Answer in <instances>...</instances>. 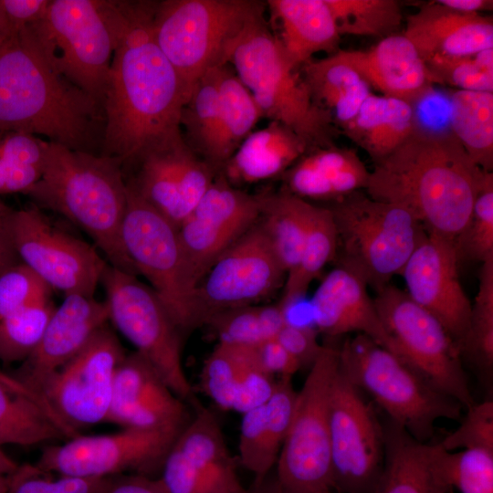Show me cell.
I'll use <instances>...</instances> for the list:
<instances>
[{
    "label": "cell",
    "instance_id": "1",
    "mask_svg": "<svg viewBox=\"0 0 493 493\" xmlns=\"http://www.w3.org/2000/svg\"><path fill=\"white\" fill-rule=\"evenodd\" d=\"M156 1H119L117 43L103 101L100 154L121 166L150 149L184 139L189 93L155 42Z\"/></svg>",
    "mask_w": 493,
    "mask_h": 493
},
{
    "label": "cell",
    "instance_id": "2",
    "mask_svg": "<svg viewBox=\"0 0 493 493\" xmlns=\"http://www.w3.org/2000/svg\"><path fill=\"white\" fill-rule=\"evenodd\" d=\"M453 133L414 129L374 163L366 194L409 212L426 230L456 240L467 224L487 173Z\"/></svg>",
    "mask_w": 493,
    "mask_h": 493
},
{
    "label": "cell",
    "instance_id": "3",
    "mask_svg": "<svg viewBox=\"0 0 493 493\" xmlns=\"http://www.w3.org/2000/svg\"><path fill=\"white\" fill-rule=\"evenodd\" d=\"M0 130L99 154L104 110L50 65L24 28L0 49Z\"/></svg>",
    "mask_w": 493,
    "mask_h": 493
},
{
    "label": "cell",
    "instance_id": "4",
    "mask_svg": "<svg viewBox=\"0 0 493 493\" xmlns=\"http://www.w3.org/2000/svg\"><path fill=\"white\" fill-rule=\"evenodd\" d=\"M25 194L82 228L109 265L137 275L121 240L127 187L118 160L47 142L41 176Z\"/></svg>",
    "mask_w": 493,
    "mask_h": 493
},
{
    "label": "cell",
    "instance_id": "5",
    "mask_svg": "<svg viewBox=\"0 0 493 493\" xmlns=\"http://www.w3.org/2000/svg\"><path fill=\"white\" fill-rule=\"evenodd\" d=\"M263 11L246 25L228 64L252 95L262 117L293 131L309 151L336 145L341 130L330 112L312 100L299 68L287 58L268 29Z\"/></svg>",
    "mask_w": 493,
    "mask_h": 493
},
{
    "label": "cell",
    "instance_id": "6",
    "mask_svg": "<svg viewBox=\"0 0 493 493\" xmlns=\"http://www.w3.org/2000/svg\"><path fill=\"white\" fill-rule=\"evenodd\" d=\"M119 20V1L50 0L26 29L50 65L103 107Z\"/></svg>",
    "mask_w": 493,
    "mask_h": 493
},
{
    "label": "cell",
    "instance_id": "7",
    "mask_svg": "<svg viewBox=\"0 0 493 493\" xmlns=\"http://www.w3.org/2000/svg\"><path fill=\"white\" fill-rule=\"evenodd\" d=\"M328 208L337 234V265L358 275L376 292L401 274L426 234L403 207L362 191L333 201Z\"/></svg>",
    "mask_w": 493,
    "mask_h": 493
},
{
    "label": "cell",
    "instance_id": "8",
    "mask_svg": "<svg viewBox=\"0 0 493 493\" xmlns=\"http://www.w3.org/2000/svg\"><path fill=\"white\" fill-rule=\"evenodd\" d=\"M263 4L249 0L156 2V44L182 79L189 96L207 70L228 64L236 41Z\"/></svg>",
    "mask_w": 493,
    "mask_h": 493
},
{
    "label": "cell",
    "instance_id": "9",
    "mask_svg": "<svg viewBox=\"0 0 493 493\" xmlns=\"http://www.w3.org/2000/svg\"><path fill=\"white\" fill-rule=\"evenodd\" d=\"M339 371L418 441L433 435L437 420L460 419L459 403L434 389L402 359L366 335L356 334L339 347Z\"/></svg>",
    "mask_w": 493,
    "mask_h": 493
},
{
    "label": "cell",
    "instance_id": "10",
    "mask_svg": "<svg viewBox=\"0 0 493 493\" xmlns=\"http://www.w3.org/2000/svg\"><path fill=\"white\" fill-rule=\"evenodd\" d=\"M121 240L137 274L150 282L181 334L202 326L197 283L177 226L128 188Z\"/></svg>",
    "mask_w": 493,
    "mask_h": 493
},
{
    "label": "cell",
    "instance_id": "11",
    "mask_svg": "<svg viewBox=\"0 0 493 493\" xmlns=\"http://www.w3.org/2000/svg\"><path fill=\"white\" fill-rule=\"evenodd\" d=\"M339 366V347L324 344L297 392L290 426L275 466L282 493L332 488L330 400Z\"/></svg>",
    "mask_w": 493,
    "mask_h": 493
},
{
    "label": "cell",
    "instance_id": "12",
    "mask_svg": "<svg viewBox=\"0 0 493 493\" xmlns=\"http://www.w3.org/2000/svg\"><path fill=\"white\" fill-rule=\"evenodd\" d=\"M109 320L158 372L172 391L201 407L184 372L181 332L154 291L132 275L107 265L101 281Z\"/></svg>",
    "mask_w": 493,
    "mask_h": 493
},
{
    "label": "cell",
    "instance_id": "13",
    "mask_svg": "<svg viewBox=\"0 0 493 493\" xmlns=\"http://www.w3.org/2000/svg\"><path fill=\"white\" fill-rule=\"evenodd\" d=\"M395 353L430 386L468 408V388L457 344L442 323L401 288L389 284L373 299Z\"/></svg>",
    "mask_w": 493,
    "mask_h": 493
},
{
    "label": "cell",
    "instance_id": "14",
    "mask_svg": "<svg viewBox=\"0 0 493 493\" xmlns=\"http://www.w3.org/2000/svg\"><path fill=\"white\" fill-rule=\"evenodd\" d=\"M125 353L104 325L84 348L48 375L36 392L72 431L107 419L116 370Z\"/></svg>",
    "mask_w": 493,
    "mask_h": 493
},
{
    "label": "cell",
    "instance_id": "15",
    "mask_svg": "<svg viewBox=\"0 0 493 493\" xmlns=\"http://www.w3.org/2000/svg\"><path fill=\"white\" fill-rule=\"evenodd\" d=\"M332 488L373 493L384 462V433L360 390L340 371L330 400Z\"/></svg>",
    "mask_w": 493,
    "mask_h": 493
},
{
    "label": "cell",
    "instance_id": "16",
    "mask_svg": "<svg viewBox=\"0 0 493 493\" xmlns=\"http://www.w3.org/2000/svg\"><path fill=\"white\" fill-rule=\"evenodd\" d=\"M12 235L19 260L51 289L93 297L109 264L95 247L54 226L36 205L14 211Z\"/></svg>",
    "mask_w": 493,
    "mask_h": 493
},
{
    "label": "cell",
    "instance_id": "17",
    "mask_svg": "<svg viewBox=\"0 0 493 493\" xmlns=\"http://www.w3.org/2000/svg\"><path fill=\"white\" fill-rule=\"evenodd\" d=\"M183 429L123 428L110 435H79L63 445L47 446L36 466L46 473L82 478L161 469Z\"/></svg>",
    "mask_w": 493,
    "mask_h": 493
},
{
    "label": "cell",
    "instance_id": "18",
    "mask_svg": "<svg viewBox=\"0 0 493 493\" xmlns=\"http://www.w3.org/2000/svg\"><path fill=\"white\" fill-rule=\"evenodd\" d=\"M285 278L286 272L257 221L198 282L196 301L203 325L216 313L270 297Z\"/></svg>",
    "mask_w": 493,
    "mask_h": 493
},
{
    "label": "cell",
    "instance_id": "19",
    "mask_svg": "<svg viewBox=\"0 0 493 493\" xmlns=\"http://www.w3.org/2000/svg\"><path fill=\"white\" fill-rule=\"evenodd\" d=\"M180 432L156 478L163 493H246L215 414L201 406Z\"/></svg>",
    "mask_w": 493,
    "mask_h": 493
},
{
    "label": "cell",
    "instance_id": "20",
    "mask_svg": "<svg viewBox=\"0 0 493 493\" xmlns=\"http://www.w3.org/2000/svg\"><path fill=\"white\" fill-rule=\"evenodd\" d=\"M260 196L216 174L193 210L178 225L180 239L198 284L215 261L259 219Z\"/></svg>",
    "mask_w": 493,
    "mask_h": 493
},
{
    "label": "cell",
    "instance_id": "21",
    "mask_svg": "<svg viewBox=\"0 0 493 493\" xmlns=\"http://www.w3.org/2000/svg\"><path fill=\"white\" fill-rule=\"evenodd\" d=\"M458 263L454 240L426 232L400 275L408 296L442 323L460 350L471 302L459 281Z\"/></svg>",
    "mask_w": 493,
    "mask_h": 493
},
{
    "label": "cell",
    "instance_id": "22",
    "mask_svg": "<svg viewBox=\"0 0 493 493\" xmlns=\"http://www.w3.org/2000/svg\"><path fill=\"white\" fill-rule=\"evenodd\" d=\"M191 419L186 403L138 351L125 355L113 381L106 422L123 428H183Z\"/></svg>",
    "mask_w": 493,
    "mask_h": 493
},
{
    "label": "cell",
    "instance_id": "23",
    "mask_svg": "<svg viewBox=\"0 0 493 493\" xmlns=\"http://www.w3.org/2000/svg\"><path fill=\"white\" fill-rule=\"evenodd\" d=\"M108 320L105 301L80 294L65 296L55 308L38 346L15 377L37 393L38 385L76 356Z\"/></svg>",
    "mask_w": 493,
    "mask_h": 493
},
{
    "label": "cell",
    "instance_id": "24",
    "mask_svg": "<svg viewBox=\"0 0 493 493\" xmlns=\"http://www.w3.org/2000/svg\"><path fill=\"white\" fill-rule=\"evenodd\" d=\"M367 287L358 275L337 265L323 278L311 299L314 322L329 337L357 332L396 355Z\"/></svg>",
    "mask_w": 493,
    "mask_h": 493
},
{
    "label": "cell",
    "instance_id": "25",
    "mask_svg": "<svg viewBox=\"0 0 493 493\" xmlns=\"http://www.w3.org/2000/svg\"><path fill=\"white\" fill-rule=\"evenodd\" d=\"M337 53L371 89L411 106L435 85L425 61L404 35L382 38L366 50Z\"/></svg>",
    "mask_w": 493,
    "mask_h": 493
},
{
    "label": "cell",
    "instance_id": "26",
    "mask_svg": "<svg viewBox=\"0 0 493 493\" xmlns=\"http://www.w3.org/2000/svg\"><path fill=\"white\" fill-rule=\"evenodd\" d=\"M200 383L218 407L244 414L269 398L277 380L263 368L254 347L217 342L204 362Z\"/></svg>",
    "mask_w": 493,
    "mask_h": 493
},
{
    "label": "cell",
    "instance_id": "27",
    "mask_svg": "<svg viewBox=\"0 0 493 493\" xmlns=\"http://www.w3.org/2000/svg\"><path fill=\"white\" fill-rule=\"evenodd\" d=\"M384 433V462L373 493H448L452 488L446 451L427 444L390 420Z\"/></svg>",
    "mask_w": 493,
    "mask_h": 493
},
{
    "label": "cell",
    "instance_id": "28",
    "mask_svg": "<svg viewBox=\"0 0 493 493\" xmlns=\"http://www.w3.org/2000/svg\"><path fill=\"white\" fill-rule=\"evenodd\" d=\"M403 35L424 61L434 57L466 56L493 48V20L432 1L407 17Z\"/></svg>",
    "mask_w": 493,
    "mask_h": 493
},
{
    "label": "cell",
    "instance_id": "29",
    "mask_svg": "<svg viewBox=\"0 0 493 493\" xmlns=\"http://www.w3.org/2000/svg\"><path fill=\"white\" fill-rule=\"evenodd\" d=\"M370 173L356 150L334 145L309 151L281 178L298 197L333 202L366 189Z\"/></svg>",
    "mask_w": 493,
    "mask_h": 493
},
{
    "label": "cell",
    "instance_id": "30",
    "mask_svg": "<svg viewBox=\"0 0 493 493\" xmlns=\"http://www.w3.org/2000/svg\"><path fill=\"white\" fill-rule=\"evenodd\" d=\"M291 379L278 378L269 398L243 414L238 459L254 480L265 478L275 468L288 432L297 397Z\"/></svg>",
    "mask_w": 493,
    "mask_h": 493
},
{
    "label": "cell",
    "instance_id": "31",
    "mask_svg": "<svg viewBox=\"0 0 493 493\" xmlns=\"http://www.w3.org/2000/svg\"><path fill=\"white\" fill-rule=\"evenodd\" d=\"M267 5L278 25L274 37L296 68L316 53L338 51L341 36L325 0H269Z\"/></svg>",
    "mask_w": 493,
    "mask_h": 493
},
{
    "label": "cell",
    "instance_id": "32",
    "mask_svg": "<svg viewBox=\"0 0 493 493\" xmlns=\"http://www.w3.org/2000/svg\"><path fill=\"white\" fill-rule=\"evenodd\" d=\"M309 151L293 131L278 121L253 131L223 168L232 184H255L280 176Z\"/></svg>",
    "mask_w": 493,
    "mask_h": 493
},
{
    "label": "cell",
    "instance_id": "33",
    "mask_svg": "<svg viewBox=\"0 0 493 493\" xmlns=\"http://www.w3.org/2000/svg\"><path fill=\"white\" fill-rule=\"evenodd\" d=\"M414 128L413 108L409 103L372 93L341 131L375 163L404 143Z\"/></svg>",
    "mask_w": 493,
    "mask_h": 493
},
{
    "label": "cell",
    "instance_id": "34",
    "mask_svg": "<svg viewBox=\"0 0 493 493\" xmlns=\"http://www.w3.org/2000/svg\"><path fill=\"white\" fill-rule=\"evenodd\" d=\"M312 100L331 115L341 130L372 94L370 86L337 52L301 67Z\"/></svg>",
    "mask_w": 493,
    "mask_h": 493
},
{
    "label": "cell",
    "instance_id": "35",
    "mask_svg": "<svg viewBox=\"0 0 493 493\" xmlns=\"http://www.w3.org/2000/svg\"><path fill=\"white\" fill-rule=\"evenodd\" d=\"M259 196L258 224L287 275L301 255L312 204L283 189Z\"/></svg>",
    "mask_w": 493,
    "mask_h": 493
},
{
    "label": "cell",
    "instance_id": "36",
    "mask_svg": "<svg viewBox=\"0 0 493 493\" xmlns=\"http://www.w3.org/2000/svg\"><path fill=\"white\" fill-rule=\"evenodd\" d=\"M77 435L43 404L0 382V446H28Z\"/></svg>",
    "mask_w": 493,
    "mask_h": 493
},
{
    "label": "cell",
    "instance_id": "37",
    "mask_svg": "<svg viewBox=\"0 0 493 493\" xmlns=\"http://www.w3.org/2000/svg\"><path fill=\"white\" fill-rule=\"evenodd\" d=\"M221 108L217 129L207 163L216 172L253 131L261 112L248 89L226 64L223 69Z\"/></svg>",
    "mask_w": 493,
    "mask_h": 493
},
{
    "label": "cell",
    "instance_id": "38",
    "mask_svg": "<svg viewBox=\"0 0 493 493\" xmlns=\"http://www.w3.org/2000/svg\"><path fill=\"white\" fill-rule=\"evenodd\" d=\"M450 128L469 158L483 171L493 169V92L450 93Z\"/></svg>",
    "mask_w": 493,
    "mask_h": 493
},
{
    "label": "cell",
    "instance_id": "39",
    "mask_svg": "<svg viewBox=\"0 0 493 493\" xmlns=\"http://www.w3.org/2000/svg\"><path fill=\"white\" fill-rule=\"evenodd\" d=\"M337 234L328 207L312 205L307 235L297 265L287 273L278 303L286 309L301 299L323 267L335 259Z\"/></svg>",
    "mask_w": 493,
    "mask_h": 493
},
{
    "label": "cell",
    "instance_id": "40",
    "mask_svg": "<svg viewBox=\"0 0 493 493\" xmlns=\"http://www.w3.org/2000/svg\"><path fill=\"white\" fill-rule=\"evenodd\" d=\"M225 66L210 68L200 77L181 113V130L185 143L206 163L220 115V86Z\"/></svg>",
    "mask_w": 493,
    "mask_h": 493
},
{
    "label": "cell",
    "instance_id": "41",
    "mask_svg": "<svg viewBox=\"0 0 493 493\" xmlns=\"http://www.w3.org/2000/svg\"><path fill=\"white\" fill-rule=\"evenodd\" d=\"M287 322V309L278 302L226 309L211 317L207 325L213 329L218 342L256 347L276 338Z\"/></svg>",
    "mask_w": 493,
    "mask_h": 493
},
{
    "label": "cell",
    "instance_id": "42",
    "mask_svg": "<svg viewBox=\"0 0 493 493\" xmlns=\"http://www.w3.org/2000/svg\"><path fill=\"white\" fill-rule=\"evenodd\" d=\"M47 142L29 133L0 130V195L25 194L37 182Z\"/></svg>",
    "mask_w": 493,
    "mask_h": 493
},
{
    "label": "cell",
    "instance_id": "43",
    "mask_svg": "<svg viewBox=\"0 0 493 493\" xmlns=\"http://www.w3.org/2000/svg\"><path fill=\"white\" fill-rule=\"evenodd\" d=\"M478 289L467 333L460 346L465 356L479 372L491 378L493 370V258L482 263Z\"/></svg>",
    "mask_w": 493,
    "mask_h": 493
},
{
    "label": "cell",
    "instance_id": "44",
    "mask_svg": "<svg viewBox=\"0 0 493 493\" xmlns=\"http://www.w3.org/2000/svg\"><path fill=\"white\" fill-rule=\"evenodd\" d=\"M334 18L338 33L349 36L377 37L393 35L403 14L395 0H325Z\"/></svg>",
    "mask_w": 493,
    "mask_h": 493
},
{
    "label": "cell",
    "instance_id": "45",
    "mask_svg": "<svg viewBox=\"0 0 493 493\" xmlns=\"http://www.w3.org/2000/svg\"><path fill=\"white\" fill-rule=\"evenodd\" d=\"M55 308L45 301L0 320V360H26L38 346Z\"/></svg>",
    "mask_w": 493,
    "mask_h": 493
},
{
    "label": "cell",
    "instance_id": "46",
    "mask_svg": "<svg viewBox=\"0 0 493 493\" xmlns=\"http://www.w3.org/2000/svg\"><path fill=\"white\" fill-rule=\"evenodd\" d=\"M425 63L435 84L493 92V48L466 56L434 57Z\"/></svg>",
    "mask_w": 493,
    "mask_h": 493
},
{
    "label": "cell",
    "instance_id": "47",
    "mask_svg": "<svg viewBox=\"0 0 493 493\" xmlns=\"http://www.w3.org/2000/svg\"><path fill=\"white\" fill-rule=\"evenodd\" d=\"M460 260L484 263L493 258V173H488L467 224L455 240Z\"/></svg>",
    "mask_w": 493,
    "mask_h": 493
},
{
    "label": "cell",
    "instance_id": "48",
    "mask_svg": "<svg viewBox=\"0 0 493 493\" xmlns=\"http://www.w3.org/2000/svg\"><path fill=\"white\" fill-rule=\"evenodd\" d=\"M51 288L18 261L0 273V320L25 308L48 301Z\"/></svg>",
    "mask_w": 493,
    "mask_h": 493
},
{
    "label": "cell",
    "instance_id": "49",
    "mask_svg": "<svg viewBox=\"0 0 493 493\" xmlns=\"http://www.w3.org/2000/svg\"><path fill=\"white\" fill-rule=\"evenodd\" d=\"M447 470L451 487L460 493H493V452L448 451Z\"/></svg>",
    "mask_w": 493,
    "mask_h": 493
},
{
    "label": "cell",
    "instance_id": "50",
    "mask_svg": "<svg viewBox=\"0 0 493 493\" xmlns=\"http://www.w3.org/2000/svg\"><path fill=\"white\" fill-rule=\"evenodd\" d=\"M37 466H18L7 476L5 493H99L103 478H82L60 476L51 478Z\"/></svg>",
    "mask_w": 493,
    "mask_h": 493
},
{
    "label": "cell",
    "instance_id": "51",
    "mask_svg": "<svg viewBox=\"0 0 493 493\" xmlns=\"http://www.w3.org/2000/svg\"><path fill=\"white\" fill-rule=\"evenodd\" d=\"M460 425L440 444L449 452L483 449L493 452V402L474 403Z\"/></svg>",
    "mask_w": 493,
    "mask_h": 493
},
{
    "label": "cell",
    "instance_id": "52",
    "mask_svg": "<svg viewBox=\"0 0 493 493\" xmlns=\"http://www.w3.org/2000/svg\"><path fill=\"white\" fill-rule=\"evenodd\" d=\"M414 129L425 131L452 133L450 128V94L431 89L412 105Z\"/></svg>",
    "mask_w": 493,
    "mask_h": 493
},
{
    "label": "cell",
    "instance_id": "53",
    "mask_svg": "<svg viewBox=\"0 0 493 493\" xmlns=\"http://www.w3.org/2000/svg\"><path fill=\"white\" fill-rule=\"evenodd\" d=\"M275 339L298 362L300 369H310L323 347L319 343L314 329L288 321L280 329Z\"/></svg>",
    "mask_w": 493,
    "mask_h": 493
},
{
    "label": "cell",
    "instance_id": "54",
    "mask_svg": "<svg viewBox=\"0 0 493 493\" xmlns=\"http://www.w3.org/2000/svg\"><path fill=\"white\" fill-rule=\"evenodd\" d=\"M49 4L50 0H0V14L16 33L41 20Z\"/></svg>",
    "mask_w": 493,
    "mask_h": 493
},
{
    "label": "cell",
    "instance_id": "55",
    "mask_svg": "<svg viewBox=\"0 0 493 493\" xmlns=\"http://www.w3.org/2000/svg\"><path fill=\"white\" fill-rule=\"evenodd\" d=\"M263 368L278 378H292L300 370L298 362L274 338L254 347Z\"/></svg>",
    "mask_w": 493,
    "mask_h": 493
},
{
    "label": "cell",
    "instance_id": "56",
    "mask_svg": "<svg viewBox=\"0 0 493 493\" xmlns=\"http://www.w3.org/2000/svg\"><path fill=\"white\" fill-rule=\"evenodd\" d=\"M99 493H163L156 479L145 475L108 477Z\"/></svg>",
    "mask_w": 493,
    "mask_h": 493
},
{
    "label": "cell",
    "instance_id": "57",
    "mask_svg": "<svg viewBox=\"0 0 493 493\" xmlns=\"http://www.w3.org/2000/svg\"><path fill=\"white\" fill-rule=\"evenodd\" d=\"M14 211L0 199V273L20 261L15 249L12 235Z\"/></svg>",
    "mask_w": 493,
    "mask_h": 493
},
{
    "label": "cell",
    "instance_id": "58",
    "mask_svg": "<svg viewBox=\"0 0 493 493\" xmlns=\"http://www.w3.org/2000/svg\"><path fill=\"white\" fill-rule=\"evenodd\" d=\"M439 4L463 13H477L493 8L492 0H436Z\"/></svg>",
    "mask_w": 493,
    "mask_h": 493
},
{
    "label": "cell",
    "instance_id": "59",
    "mask_svg": "<svg viewBox=\"0 0 493 493\" xmlns=\"http://www.w3.org/2000/svg\"><path fill=\"white\" fill-rule=\"evenodd\" d=\"M0 382L6 385L8 388L21 394L30 396L37 401L43 404L47 408L50 410L47 403L38 394L31 391L26 385H24L20 381H18L15 376L5 373L0 370Z\"/></svg>",
    "mask_w": 493,
    "mask_h": 493
},
{
    "label": "cell",
    "instance_id": "60",
    "mask_svg": "<svg viewBox=\"0 0 493 493\" xmlns=\"http://www.w3.org/2000/svg\"><path fill=\"white\" fill-rule=\"evenodd\" d=\"M246 493H282L272 472L261 480H254Z\"/></svg>",
    "mask_w": 493,
    "mask_h": 493
},
{
    "label": "cell",
    "instance_id": "61",
    "mask_svg": "<svg viewBox=\"0 0 493 493\" xmlns=\"http://www.w3.org/2000/svg\"><path fill=\"white\" fill-rule=\"evenodd\" d=\"M17 467L18 465L0 448V475L7 477Z\"/></svg>",
    "mask_w": 493,
    "mask_h": 493
},
{
    "label": "cell",
    "instance_id": "62",
    "mask_svg": "<svg viewBox=\"0 0 493 493\" xmlns=\"http://www.w3.org/2000/svg\"><path fill=\"white\" fill-rule=\"evenodd\" d=\"M16 32L0 14V49L9 41Z\"/></svg>",
    "mask_w": 493,
    "mask_h": 493
},
{
    "label": "cell",
    "instance_id": "63",
    "mask_svg": "<svg viewBox=\"0 0 493 493\" xmlns=\"http://www.w3.org/2000/svg\"><path fill=\"white\" fill-rule=\"evenodd\" d=\"M8 486V478L0 475V493H5Z\"/></svg>",
    "mask_w": 493,
    "mask_h": 493
},
{
    "label": "cell",
    "instance_id": "64",
    "mask_svg": "<svg viewBox=\"0 0 493 493\" xmlns=\"http://www.w3.org/2000/svg\"><path fill=\"white\" fill-rule=\"evenodd\" d=\"M320 493H332L331 490H327V491H323V492H320Z\"/></svg>",
    "mask_w": 493,
    "mask_h": 493
}]
</instances>
